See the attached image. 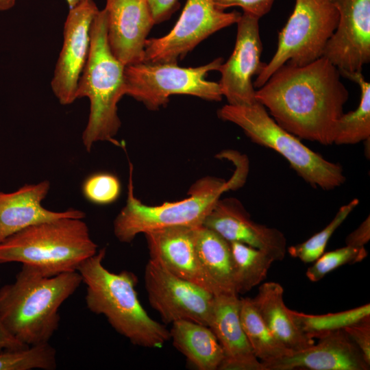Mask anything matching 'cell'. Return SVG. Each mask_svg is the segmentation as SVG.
<instances>
[{
	"instance_id": "cell-1",
	"label": "cell",
	"mask_w": 370,
	"mask_h": 370,
	"mask_svg": "<svg viewBox=\"0 0 370 370\" xmlns=\"http://www.w3.org/2000/svg\"><path fill=\"white\" fill-rule=\"evenodd\" d=\"M341 76L323 56L304 65L287 62L256 90V99L296 137L332 145L349 98Z\"/></svg>"
},
{
	"instance_id": "cell-2",
	"label": "cell",
	"mask_w": 370,
	"mask_h": 370,
	"mask_svg": "<svg viewBox=\"0 0 370 370\" xmlns=\"http://www.w3.org/2000/svg\"><path fill=\"white\" fill-rule=\"evenodd\" d=\"M82 283L77 271L49 277L22 264L14 281L0 288V319L28 346L49 343L59 328L60 306Z\"/></svg>"
},
{
	"instance_id": "cell-3",
	"label": "cell",
	"mask_w": 370,
	"mask_h": 370,
	"mask_svg": "<svg viewBox=\"0 0 370 370\" xmlns=\"http://www.w3.org/2000/svg\"><path fill=\"white\" fill-rule=\"evenodd\" d=\"M106 249L102 248L85 260L77 271L86 286L88 309L103 314L119 334L134 345L160 348L170 340L169 330L149 316L140 304L136 275L128 271L115 273L103 264Z\"/></svg>"
},
{
	"instance_id": "cell-4",
	"label": "cell",
	"mask_w": 370,
	"mask_h": 370,
	"mask_svg": "<svg viewBox=\"0 0 370 370\" xmlns=\"http://www.w3.org/2000/svg\"><path fill=\"white\" fill-rule=\"evenodd\" d=\"M125 68L110 50L106 10H99L92 23L89 54L76 91L77 99L87 97L90 102L82 134L88 151L99 141L120 145L114 137L121 127L118 103L125 95Z\"/></svg>"
},
{
	"instance_id": "cell-5",
	"label": "cell",
	"mask_w": 370,
	"mask_h": 370,
	"mask_svg": "<svg viewBox=\"0 0 370 370\" xmlns=\"http://www.w3.org/2000/svg\"><path fill=\"white\" fill-rule=\"evenodd\" d=\"M97 252L82 219L62 218L27 227L0 243V264L20 262L45 276L77 271Z\"/></svg>"
},
{
	"instance_id": "cell-6",
	"label": "cell",
	"mask_w": 370,
	"mask_h": 370,
	"mask_svg": "<svg viewBox=\"0 0 370 370\" xmlns=\"http://www.w3.org/2000/svg\"><path fill=\"white\" fill-rule=\"evenodd\" d=\"M127 198L125 206L114 221V234L122 243H130L139 234L175 227L202 225L221 195L238 186L234 176L229 181L206 177L197 180L188 191V197L158 206L144 204L135 197L132 182L133 166L130 162Z\"/></svg>"
},
{
	"instance_id": "cell-7",
	"label": "cell",
	"mask_w": 370,
	"mask_h": 370,
	"mask_svg": "<svg viewBox=\"0 0 370 370\" xmlns=\"http://www.w3.org/2000/svg\"><path fill=\"white\" fill-rule=\"evenodd\" d=\"M217 114L219 119L241 127L252 142L280 153L313 188L330 190L345 182L339 164L327 160L307 147L299 138L280 127L259 102L247 106L226 104Z\"/></svg>"
},
{
	"instance_id": "cell-8",
	"label": "cell",
	"mask_w": 370,
	"mask_h": 370,
	"mask_svg": "<svg viewBox=\"0 0 370 370\" xmlns=\"http://www.w3.org/2000/svg\"><path fill=\"white\" fill-rule=\"evenodd\" d=\"M338 12L328 0H295L293 12L278 34L277 50L253 84L260 88L282 65L309 64L323 56L334 32Z\"/></svg>"
},
{
	"instance_id": "cell-9",
	"label": "cell",
	"mask_w": 370,
	"mask_h": 370,
	"mask_svg": "<svg viewBox=\"0 0 370 370\" xmlns=\"http://www.w3.org/2000/svg\"><path fill=\"white\" fill-rule=\"evenodd\" d=\"M223 61L222 58H218L197 67L145 62L125 66V95L151 110L166 105L173 95H188L219 101L223 97L219 84L206 77L209 72L218 71Z\"/></svg>"
},
{
	"instance_id": "cell-10",
	"label": "cell",
	"mask_w": 370,
	"mask_h": 370,
	"mask_svg": "<svg viewBox=\"0 0 370 370\" xmlns=\"http://www.w3.org/2000/svg\"><path fill=\"white\" fill-rule=\"evenodd\" d=\"M241 16L236 10L219 9L214 0H187L167 34L147 39L143 62L177 63L210 35L236 23Z\"/></svg>"
},
{
	"instance_id": "cell-11",
	"label": "cell",
	"mask_w": 370,
	"mask_h": 370,
	"mask_svg": "<svg viewBox=\"0 0 370 370\" xmlns=\"http://www.w3.org/2000/svg\"><path fill=\"white\" fill-rule=\"evenodd\" d=\"M149 302L166 324L187 320L208 326L214 296L149 260L145 271Z\"/></svg>"
},
{
	"instance_id": "cell-12",
	"label": "cell",
	"mask_w": 370,
	"mask_h": 370,
	"mask_svg": "<svg viewBox=\"0 0 370 370\" xmlns=\"http://www.w3.org/2000/svg\"><path fill=\"white\" fill-rule=\"evenodd\" d=\"M98 11L93 0H84L70 8L66 18L63 43L51 82L52 91L62 105L77 99V84L89 54L91 26Z\"/></svg>"
},
{
	"instance_id": "cell-13",
	"label": "cell",
	"mask_w": 370,
	"mask_h": 370,
	"mask_svg": "<svg viewBox=\"0 0 370 370\" xmlns=\"http://www.w3.org/2000/svg\"><path fill=\"white\" fill-rule=\"evenodd\" d=\"M236 24L234 48L218 69L221 74L219 84L227 104L251 105L257 102L252 78L259 74L265 63L260 61L262 45L259 18L243 12Z\"/></svg>"
},
{
	"instance_id": "cell-14",
	"label": "cell",
	"mask_w": 370,
	"mask_h": 370,
	"mask_svg": "<svg viewBox=\"0 0 370 370\" xmlns=\"http://www.w3.org/2000/svg\"><path fill=\"white\" fill-rule=\"evenodd\" d=\"M338 12L337 27L323 56L342 73L362 72L370 62V0H328Z\"/></svg>"
},
{
	"instance_id": "cell-15",
	"label": "cell",
	"mask_w": 370,
	"mask_h": 370,
	"mask_svg": "<svg viewBox=\"0 0 370 370\" xmlns=\"http://www.w3.org/2000/svg\"><path fill=\"white\" fill-rule=\"evenodd\" d=\"M202 225L228 242H240L269 254L275 261L282 260L286 239L279 230L254 222L236 199H219L205 218Z\"/></svg>"
},
{
	"instance_id": "cell-16",
	"label": "cell",
	"mask_w": 370,
	"mask_h": 370,
	"mask_svg": "<svg viewBox=\"0 0 370 370\" xmlns=\"http://www.w3.org/2000/svg\"><path fill=\"white\" fill-rule=\"evenodd\" d=\"M107 38L125 66L143 62L147 37L156 23L147 0H106Z\"/></svg>"
},
{
	"instance_id": "cell-17",
	"label": "cell",
	"mask_w": 370,
	"mask_h": 370,
	"mask_svg": "<svg viewBox=\"0 0 370 370\" xmlns=\"http://www.w3.org/2000/svg\"><path fill=\"white\" fill-rule=\"evenodd\" d=\"M196 227L175 226L145 233L149 260L159 263L173 275L217 295L197 256Z\"/></svg>"
},
{
	"instance_id": "cell-18",
	"label": "cell",
	"mask_w": 370,
	"mask_h": 370,
	"mask_svg": "<svg viewBox=\"0 0 370 370\" xmlns=\"http://www.w3.org/2000/svg\"><path fill=\"white\" fill-rule=\"evenodd\" d=\"M312 347L262 364L265 370H368L359 348L343 329L318 338Z\"/></svg>"
},
{
	"instance_id": "cell-19",
	"label": "cell",
	"mask_w": 370,
	"mask_h": 370,
	"mask_svg": "<svg viewBox=\"0 0 370 370\" xmlns=\"http://www.w3.org/2000/svg\"><path fill=\"white\" fill-rule=\"evenodd\" d=\"M240 306L238 295L214 296L208 327L225 356L219 370H265L254 355L243 329Z\"/></svg>"
},
{
	"instance_id": "cell-20",
	"label": "cell",
	"mask_w": 370,
	"mask_h": 370,
	"mask_svg": "<svg viewBox=\"0 0 370 370\" xmlns=\"http://www.w3.org/2000/svg\"><path fill=\"white\" fill-rule=\"evenodd\" d=\"M50 188L44 180L25 184L12 193L0 192V243L31 225L62 218L84 219L83 211L70 208L63 212L47 210L42 206Z\"/></svg>"
},
{
	"instance_id": "cell-21",
	"label": "cell",
	"mask_w": 370,
	"mask_h": 370,
	"mask_svg": "<svg viewBox=\"0 0 370 370\" xmlns=\"http://www.w3.org/2000/svg\"><path fill=\"white\" fill-rule=\"evenodd\" d=\"M283 295L281 284L267 282L259 286L252 301L267 328L286 348L293 353L306 349L314 345V341L298 327Z\"/></svg>"
},
{
	"instance_id": "cell-22",
	"label": "cell",
	"mask_w": 370,
	"mask_h": 370,
	"mask_svg": "<svg viewBox=\"0 0 370 370\" xmlns=\"http://www.w3.org/2000/svg\"><path fill=\"white\" fill-rule=\"evenodd\" d=\"M173 345L199 370L219 369L225 356L211 329L187 320L172 323L169 330Z\"/></svg>"
},
{
	"instance_id": "cell-23",
	"label": "cell",
	"mask_w": 370,
	"mask_h": 370,
	"mask_svg": "<svg viewBox=\"0 0 370 370\" xmlns=\"http://www.w3.org/2000/svg\"><path fill=\"white\" fill-rule=\"evenodd\" d=\"M198 258L214 286L217 295H238L235 290L234 270L230 242L215 232L200 225L195 230Z\"/></svg>"
},
{
	"instance_id": "cell-24",
	"label": "cell",
	"mask_w": 370,
	"mask_h": 370,
	"mask_svg": "<svg viewBox=\"0 0 370 370\" xmlns=\"http://www.w3.org/2000/svg\"><path fill=\"white\" fill-rule=\"evenodd\" d=\"M240 319L252 351L262 364L293 353L269 330L258 312L252 299L248 297L241 299Z\"/></svg>"
},
{
	"instance_id": "cell-25",
	"label": "cell",
	"mask_w": 370,
	"mask_h": 370,
	"mask_svg": "<svg viewBox=\"0 0 370 370\" xmlns=\"http://www.w3.org/2000/svg\"><path fill=\"white\" fill-rule=\"evenodd\" d=\"M340 74L359 86L360 99L355 110L343 113L340 118L334 144L354 145L370 138V84L362 72Z\"/></svg>"
},
{
	"instance_id": "cell-26",
	"label": "cell",
	"mask_w": 370,
	"mask_h": 370,
	"mask_svg": "<svg viewBox=\"0 0 370 370\" xmlns=\"http://www.w3.org/2000/svg\"><path fill=\"white\" fill-rule=\"evenodd\" d=\"M234 270L235 290L244 294L259 285L267 277L275 261L265 251L233 241L230 242Z\"/></svg>"
},
{
	"instance_id": "cell-27",
	"label": "cell",
	"mask_w": 370,
	"mask_h": 370,
	"mask_svg": "<svg viewBox=\"0 0 370 370\" xmlns=\"http://www.w3.org/2000/svg\"><path fill=\"white\" fill-rule=\"evenodd\" d=\"M291 312L300 330L314 339L370 317V305L367 304L351 310L325 314H308L292 310Z\"/></svg>"
},
{
	"instance_id": "cell-28",
	"label": "cell",
	"mask_w": 370,
	"mask_h": 370,
	"mask_svg": "<svg viewBox=\"0 0 370 370\" xmlns=\"http://www.w3.org/2000/svg\"><path fill=\"white\" fill-rule=\"evenodd\" d=\"M56 367V351L49 343L0 352V370H53Z\"/></svg>"
},
{
	"instance_id": "cell-29",
	"label": "cell",
	"mask_w": 370,
	"mask_h": 370,
	"mask_svg": "<svg viewBox=\"0 0 370 370\" xmlns=\"http://www.w3.org/2000/svg\"><path fill=\"white\" fill-rule=\"evenodd\" d=\"M358 204V199L354 198L342 206L326 227L306 241L289 247L287 249L288 254L292 257L298 258L305 263L314 262L323 254L326 245L333 233Z\"/></svg>"
},
{
	"instance_id": "cell-30",
	"label": "cell",
	"mask_w": 370,
	"mask_h": 370,
	"mask_svg": "<svg viewBox=\"0 0 370 370\" xmlns=\"http://www.w3.org/2000/svg\"><path fill=\"white\" fill-rule=\"evenodd\" d=\"M367 256L365 247H345L323 254L306 271V277L311 282H318L332 271L347 264H354Z\"/></svg>"
},
{
	"instance_id": "cell-31",
	"label": "cell",
	"mask_w": 370,
	"mask_h": 370,
	"mask_svg": "<svg viewBox=\"0 0 370 370\" xmlns=\"http://www.w3.org/2000/svg\"><path fill=\"white\" fill-rule=\"evenodd\" d=\"M82 192L89 202L96 205H108L119 199L121 185L119 178L112 173H95L84 180Z\"/></svg>"
},
{
	"instance_id": "cell-32",
	"label": "cell",
	"mask_w": 370,
	"mask_h": 370,
	"mask_svg": "<svg viewBox=\"0 0 370 370\" xmlns=\"http://www.w3.org/2000/svg\"><path fill=\"white\" fill-rule=\"evenodd\" d=\"M370 365V317L343 328Z\"/></svg>"
},
{
	"instance_id": "cell-33",
	"label": "cell",
	"mask_w": 370,
	"mask_h": 370,
	"mask_svg": "<svg viewBox=\"0 0 370 370\" xmlns=\"http://www.w3.org/2000/svg\"><path fill=\"white\" fill-rule=\"evenodd\" d=\"M275 0H214L215 5L225 10L232 7H240L244 13L251 14L259 19L271 9Z\"/></svg>"
},
{
	"instance_id": "cell-34",
	"label": "cell",
	"mask_w": 370,
	"mask_h": 370,
	"mask_svg": "<svg viewBox=\"0 0 370 370\" xmlns=\"http://www.w3.org/2000/svg\"><path fill=\"white\" fill-rule=\"evenodd\" d=\"M156 24L169 19L180 7L179 0H147Z\"/></svg>"
},
{
	"instance_id": "cell-35",
	"label": "cell",
	"mask_w": 370,
	"mask_h": 370,
	"mask_svg": "<svg viewBox=\"0 0 370 370\" xmlns=\"http://www.w3.org/2000/svg\"><path fill=\"white\" fill-rule=\"evenodd\" d=\"M370 240V217L368 216L361 224L345 238L346 245L362 248Z\"/></svg>"
},
{
	"instance_id": "cell-36",
	"label": "cell",
	"mask_w": 370,
	"mask_h": 370,
	"mask_svg": "<svg viewBox=\"0 0 370 370\" xmlns=\"http://www.w3.org/2000/svg\"><path fill=\"white\" fill-rule=\"evenodd\" d=\"M29 346L16 338L5 328L0 319V352L6 349H20Z\"/></svg>"
},
{
	"instance_id": "cell-37",
	"label": "cell",
	"mask_w": 370,
	"mask_h": 370,
	"mask_svg": "<svg viewBox=\"0 0 370 370\" xmlns=\"http://www.w3.org/2000/svg\"><path fill=\"white\" fill-rule=\"evenodd\" d=\"M16 0H0V10L5 11L11 9L15 5Z\"/></svg>"
},
{
	"instance_id": "cell-38",
	"label": "cell",
	"mask_w": 370,
	"mask_h": 370,
	"mask_svg": "<svg viewBox=\"0 0 370 370\" xmlns=\"http://www.w3.org/2000/svg\"><path fill=\"white\" fill-rule=\"evenodd\" d=\"M69 6V9L72 8L75 6H76L77 4L83 1L84 0H66Z\"/></svg>"
}]
</instances>
